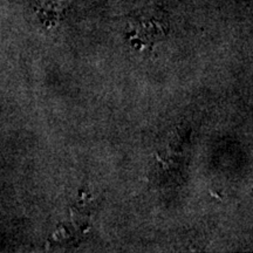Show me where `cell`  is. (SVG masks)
I'll return each instance as SVG.
<instances>
[{
  "label": "cell",
  "mask_w": 253,
  "mask_h": 253,
  "mask_svg": "<svg viewBox=\"0 0 253 253\" xmlns=\"http://www.w3.org/2000/svg\"><path fill=\"white\" fill-rule=\"evenodd\" d=\"M167 33L168 20L161 9L144 8L129 18L126 39L136 48H151L166 38Z\"/></svg>",
  "instance_id": "6da1fadb"
}]
</instances>
